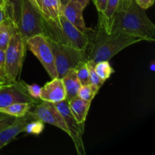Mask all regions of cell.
Listing matches in <instances>:
<instances>
[{
    "label": "cell",
    "instance_id": "obj_26",
    "mask_svg": "<svg viewBox=\"0 0 155 155\" xmlns=\"http://www.w3.org/2000/svg\"><path fill=\"white\" fill-rule=\"evenodd\" d=\"M25 86L29 95H30L35 101H38V99H40V98H39V96H40L41 89H42V87H40V86L37 84H25Z\"/></svg>",
    "mask_w": 155,
    "mask_h": 155
},
{
    "label": "cell",
    "instance_id": "obj_19",
    "mask_svg": "<svg viewBox=\"0 0 155 155\" xmlns=\"http://www.w3.org/2000/svg\"><path fill=\"white\" fill-rule=\"evenodd\" d=\"M34 105L33 103L27 102H18L10 104L7 107L0 108V112L5 114L13 116L15 117H24L30 111L32 107Z\"/></svg>",
    "mask_w": 155,
    "mask_h": 155
},
{
    "label": "cell",
    "instance_id": "obj_23",
    "mask_svg": "<svg viewBox=\"0 0 155 155\" xmlns=\"http://www.w3.org/2000/svg\"><path fill=\"white\" fill-rule=\"evenodd\" d=\"M76 74L80 80V84L86 85L90 83V76H89V69L87 61H83L79 64L75 68Z\"/></svg>",
    "mask_w": 155,
    "mask_h": 155
},
{
    "label": "cell",
    "instance_id": "obj_35",
    "mask_svg": "<svg viewBox=\"0 0 155 155\" xmlns=\"http://www.w3.org/2000/svg\"><path fill=\"white\" fill-rule=\"evenodd\" d=\"M11 82L7 81L5 79L3 78L1 75H0V85H5V84H8V83H10ZM13 83V82H12Z\"/></svg>",
    "mask_w": 155,
    "mask_h": 155
},
{
    "label": "cell",
    "instance_id": "obj_4",
    "mask_svg": "<svg viewBox=\"0 0 155 155\" xmlns=\"http://www.w3.org/2000/svg\"><path fill=\"white\" fill-rule=\"evenodd\" d=\"M54 58L58 77L61 79L71 69H74L80 63L87 61L88 57L86 51L60 43L52 39L47 37Z\"/></svg>",
    "mask_w": 155,
    "mask_h": 155
},
{
    "label": "cell",
    "instance_id": "obj_1",
    "mask_svg": "<svg viewBox=\"0 0 155 155\" xmlns=\"http://www.w3.org/2000/svg\"><path fill=\"white\" fill-rule=\"evenodd\" d=\"M92 32L89 33V42L86 52L88 61L95 64L101 61H109L124 48L142 41L139 38L121 32L107 33L100 24Z\"/></svg>",
    "mask_w": 155,
    "mask_h": 155
},
{
    "label": "cell",
    "instance_id": "obj_13",
    "mask_svg": "<svg viewBox=\"0 0 155 155\" xmlns=\"http://www.w3.org/2000/svg\"><path fill=\"white\" fill-rule=\"evenodd\" d=\"M60 10L61 14L77 28L86 33L89 31V29L86 27L83 18L84 8L76 0H70L68 4Z\"/></svg>",
    "mask_w": 155,
    "mask_h": 155
},
{
    "label": "cell",
    "instance_id": "obj_29",
    "mask_svg": "<svg viewBox=\"0 0 155 155\" xmlns=\"http://www.w3.org/2000/svg\"><path fill=\"white\" fill-rule=\"evenodd\" d=\"M96 7L98 14H101L104 12L106 8V5L108 0H92Z\"/></svg>",
    "mask_w": 155,
    "mask_h": 155
},
{
    "label": "cell",
    "instance_id": "obj_25",
    "mask_svg": "<svg viewBox=\"0 0 155 155\" xmlns=\"http://www.w3.org/2000/svg\"><path fill=\"white\" fill-rule=\"evenodd\" d=\"M88 65H89V76H90V83L92 85H95L97 87L101 89L102 85L104 84V82L98 77L97 73L95 72V69H94V65L95 63H93L91 61H87Z\"/></svg>",
    "mask_w": 155,
    "mask_h": 155
},
{
    "label": "cell",
    "instance_id": "obj_34",
    "mask_svg": "<svg viewBox=\"0 0 155 155\" xmlns=\"http://www.w3.org/2000/svg\"><path fill=\"white\" fill-rule=\"evenodd\" d=\"M76 1H77V2L80 3V5H81L82 7L85 9V8L88 5V4L89 3L90 0H76Z\"/></svg>",
    "mask_w": 155,
    "mask_h": 155
},
{
    "label": "cell",
    "instance_id": "obj_27",
    "mask_svg": "<svg viewBox=\"0 0 155 155\" xmlns=\"http://www.w3.org/2000/svg\"><path fill=\"white\" fill-rule=\"evenodd\" d=\"M16 118L17 117H15L9 116V115L0 117V132L3 129H5V127H8L9 125L13 124L15 120H16Z\"/></svg>",
    "mask_w": 155,
    "mask_h": 155
},
{
    "label": "cell",
    "instance_id": "obj_40",
    "mask_svg": "<svg viewBox=\"0 0 155 155\" xmlns=\"http://www.w3.org/2000/svg\"><path fill=\"white\" fill-rule=\"evenodd\" d=\"M2 6H3V5H0V8H2Z\"/></svg>",
    "mask_w": 155,
    "mask_h": 155
},
{
    "label": "cell",
    "instance_id": "obj_12",
    "mask_svg": "<svg viewBox=\"0 0 155 155\" xmlns=\"http://www.w3.org/2000/svg\"><path fill=\"white\" fill-rule=\"evenodd\" d=\"M33 119H35L34 116L29 111L25 116L17 117L13 124L3 129L0 132V150L23 133L26 124Z\"/></svg>",
    "mask_w": 155,
    "mask_h": 155
},
{
    "label": "cell",
    "instance_id": "obj_2",
    "mask_svg": "<svg viewBox=\"0 0 155 155\" xmlns=\"http://www.w3.org/2000/svg\"><path fill=\"white\" fill-rule=\"evenodd\" d=\"M110 32H121L142 41H155V25L135 1L127 8L117 12Z\"/></svg>",
    "mask_w": 155,
    "mask_h": 155
},
{
    "label": "cell",
    "instance_id": "obj_28",
    "mask_svg": "<svg viewBox=\"0 0 155 155\" xmlns=\"http://www.w3.org/2000/svg\"><path fill=\"white\" fill-rule=\"evenodd\" d=\"M5 66V54L4 50L0 49V75H1L3 78L5 79V80H7V79H6ZM11 83H12V82H11Z\"/></svg>",
    "mask_w": 155,
    "mask_h": 155
},
{
    "label": "cell",
    "instance_id": "obj_11",
    "mask_svg": "<svg viewBox=\"0 0 155 155\" xmlns=\"http://www.w3.org/2000/svg\"><path fill=\"white\" fill-rule=\"evenodd\" d=\"M39 98L42 101L58 103L66 100V92L62 80L59 77L51 79L41 89Z\"/></svg>",
    "mask_w": 155,
    "mask_h": 155
},
{
    "label": "cell",
    "instance_id": "obj_3",
    "mask_svg": "<svg viewBox=\"0 0 155 155\" xmlns=\"http://www.w3.org/2000/svg\"><path fill=\"white\" fill-rule=\"evenodd\" d=\"M89 30L86 33L81 31L61 14L59 27L55 30L45 29L44 35L60 43L66 44L77 49L86 51L89 42Z\"/></svg>",
    "mask_w": 155,
    "mask_h": 155
},
{
    "label": "cell",
    "instance_id": "obj_30",
    "mask_svg": "<svg viewBox=\"0 0 155 155\" xmlns=\"http://www.w3.org/2000/svg\"><path fill=\"white\" fill-rule=\"evenodd\" d=\"M134 1L139 7L143 8L144 10L149 8L154 5V0H134Z\"/></svg>",
    "mask_w": 155,
    "mask_h": 155
},
{
    "label": "cell",
    "instance_id": "obj_31",
    "mask_svg": "<svg viewBox=\"0 0 155 155\" xmlns=\"http://www.w3.org/2000/svg\"><path fill=\"white\" fill-rule=\"evenodd\" d=\"M32 5H33V7L36 9L37 11H39V12L42 15V0H28Z\"/></svg>",
    "mask_w": 155,
    "mask_h": 155
},
{
    "label": "cell",
    "instance_id": "obj_16",
    "mask_svg": "<svg viewBox=\"0 0 155 155\" xmlns=\"http://www.w3.org/2000/svg\"><path fill=\"white\" fill-rule=\"evenodd\" d=\"M70 109L77 122L84 126L88 112L90 108L91 102L82 99L77 95L68 101Z\"/></svg>",
    "mask_w": 155,
    "mask_h": 155
},
{
    "label": "cell",
    "instance_id": "obj_39",
    "mask_svg": "<svg viewBox=\"0 0 155 155\" xmlns=\"http://www.w3.org/2000/svg\"><path fill=\"white\" fill-rule=\"evenodd\" d=\"M154 64H151V70H152V71H154Z\"/></svg>",
    "mask_w": 155,
    "mask_h": 155
},
{
    "label": "cell",
    "instance_id": "obj_20",
    "mask_svg": "<svg viewBox=\"0 0 155 155\" xmlns=\"http://www.w3.org/2000/svg\"><path fill=\"white\" fill-rule=\"evenodd\" d=\"M15 31H18V29L8 21L0 24V49L5 50L12 34Z\"/></svg>",
    "mask_w": 155,
    "mask_h": 155
},
{
    "label": "cell",
    "instance_id": "obj_37",
    "mask_svg": "<svg viewBox=\"0 0 155 155\" xmlns=\"http://www.w3.org/2000/svg\"><path fill=\"white\" fill-rule=\"evenodd\" d=\"M4 4H5V0H0V5L4 6Z\"/></svg>",
    "mask_w": 155,
    "mask_h": 155
},
{
    "label": "cell",
    "instance_id": "obj_22",
    "mask_svg": "<svg viewBox=\"0 0 155 155\" xmlns=\"http://www.w3.org/2000/svg\"><path fill=\"white\" fill-rule=\"evenodd\" d=\"M99 88L91 83L86 85H82L78 92V96L85 101L92 102V99L95 98L98 93Z\"/></svg>",
    "mask_w": 155,
    "mask_h": 155
},
{
    "label": "cell",
    "instance_id": "obj_6",
    "mask_svg": "<svg viewBox=\"0 0 155 155\" xmlns=\"http://www.w3.org/2000/svg\"><path fill=\"white\" fill-rule=\"evenodd\" d=\"M18 32L27 43V39L39 34L45 33L42 15L28 0H22L21 15L18 26Z\"/></svg>",
    "mask_w": 155,
    "mask_h": 155
},
{
    "label": "cell",
    "instance_id": "obj_17",
    "mask_svg": "<svg viewBox=\"0 0 155 155\" xmlns=\"http://www.w3.org/2000/svg\"><path fill=\"white\" fill-rule=\"evenodd\" d=\"M66 92V100L71 101L74 97L77 96L81 84L80 83L75 69H71L61 78Z\"/></svg>",
    "mask_w": 155,
    "mask_h": 155
},
{
    "label": "cell",
    "instance_id": "obj_8",
    "mask_svg": "<svg viewBox=\"0 0 155 155\" xmlns=\"http://www.w3.org/2000/svg\"><path fill=\"white\" fill-rule=\"evenodd\" d=\"M55 107L58 110L68 127L69 130V136L74 142L75 148L77 149V154L79 155H85L84 145L83 141V135L84 132V126H82L79 124L73 115L69 104L67 100L60 101L58 103H54Z\"/></svg>",
    "mask_w": 155,
    "mask_h": 155
},
{
    "label": "cell",
    "instance_id": "obj_32",
    "mask_svg": "<svg viewBox=\"0 0 155 155\" xmlns=\"http://www.w3.org/2000/svg\"><path fill=\"white\" fill-rule=\"evenodd\" d=\"M8 21V15L6 13L5 8L4 6H2V8H0V24H2L5 21Z\"/></svg>",
    "mask_w": 155,
    "mask_h": 155
},
{
    "label": "cell",
    "instance_id": "obj_9",
    "mask_svg": "<svg viewBox=\"0 0 155 155\" xmlns=\"http://www.w3.org/2000/svg\"><path fill=\"white\" fill-rule=\"evenodd\" d=\"M18 102H36L29 95L25 83L16 80L0 86V108Z\"/></svg>",
    "mask_w": 155,
    "mask_h": 155
},
{
    "label": "cell",
    "instance_id": "obj_14",
    "mask_svg": "<svg viewBox=\"0 0 155 155\" xmlns=\"http://www.w3.org/2000/svg\"><path fill=\"white\" fill-rule=\"evenodd\" d=\"M60 8L59 0H42V15L45 26L51 29L59 27Z\"/></svg>",
    "mask_w": 155,
    "mask_h": 155
},
{
    "label": "cell",
    "instance_id": "obj_24",
    "mask_svg": "<svg viewBox=\"0 0 155 155\" xmlns=\"http://www.w3.org/2000/svg\"><path fill=\"white\" fill-rule=\"evenodd\" d=\"M44 124H45L42 120L35 118V119L29 121L26 124L24 132H25L26 133H28V134H33L38 136V135H40L44 130V128H45Z\"/></svg>",
    "mask_w": 155,
    "mask_h": 155
},
{
    "label": "cell",
    "instance_id": "obj_33",
    "mask_svg": "<svg viewBox=\"0 0 155 155\" xmlns=\"http://www.w3.org/2000/svg\"><path fill=\"white\" fill-rule=\"evenodd\" d=\"M133 1H134V0H122L120 10H124V9L127 8L131 5V3L133 2Z\"/></svg>",
    "mask_w": 155,
    "mask_h": 155
},
{
    "label": "cell",
    "instance_id": "obj_41",
    "mask_svg": "<svg viewBox=\"0 0 155 155\" xmlns=\"http://www.w3.org/2000/svg\"><path fill=\"white\" fill-rule=\"evenodd\" d=\"M2 86V85H0V86Z\"/></svg>",
    "mask_w": 155,
    "mask_h": 155
},
{
    "label": "cell",
    "instance_id": "obj_5",
    "mask_svg": "<svg viewBox=\"0 0 155 155\" xmlns=\"http://www.w3.org/2000/svg\"><path fill=\"white\" fill-rule=\"evenodd\" d=\"M27 43L23 39L18 31L12 34L7 48L5 50V75L9 82H15L21 73L25 56Z\"/></svg>",
    "mask_w": 155,
    "mask_h": 155
},
{
    "label": "cell",
    "instance_id": "obj_21",
    "mask_svg": "<svg viewBox=\"0 0 155 155\" xmlns=\"http://www.w3.org/2000/svg\"><path fill=\"white\" fill-rule=\"evenodd\" d=\"M94 69L98 77L104 82L108 80L111 74L114 73V71L109 64L108 61H101L97 62L94 65Z\"/></svg>",
    "mask_w": 155,
    "mask_h": 155
},
{
    "label": "cell",
    "instance_id": "obj_36",
    "mask_svg": "<svg viewBox=\"0 0 155 155\" xmlns=\"http://www.w3.org/2000/svg\"><path fill=\"white\" fill-rule=\"evenodd\" d=\"M69 1L70 0H59V2H60V6H61L60 9L61 8H63L64 6L66 5Z\"/></svg>",
    "mask_w": 155,
    "mask_h": 155
},
{
    "label": "cell",
    "instance_id": "obj_15",
    "mask_svg": "<svg viewBox=\"0 0 155 155\" xmlns=\"http://www.w3.org/2000/svg\"><path fill=\"white\" fill-rule=\"evenodd\" d=\"M122 0H108L104 12L98 14V24H101L107 33H110L114 18L120 10Z\"/></svg>",
    "mask_w": 155,
    "mask_h": 155
},
{
    "label": "cell",
    "instance_id": "obj_38",
    "mask_svg": "<svg viewBox=\"0 0 155 155\" xmlns=\"http://www.w3.org/2000/svg\"><path fill=\"white\" fill-rule=\"evenodd\" d=\"M5 116H7V114H5L1 113V112H0V117H5Z\"/></svg>",
    "mask_w": 155,
    "mask_h": 155
},
{
    "label": "cell",
    "instance_id": "obj_10",
    "mask_svg": "<svg viewBox=\"0 0 155 155\" xmlns=\"http://www.w3.org/2000/svg\"><path fill=\"white\" fill-rule=\"evenodd\" d=\"M30 112L35 118L40 120L44 124L54 126L69 135L68 127L54 103L42 101L36 106L34 111Z\"/></svg>",
    "mask_w": 155,
    "mask_h": 155
},
{
    "label": "cell",
    "instance_id": "obj_18",
    "mask_svg": "<svg viewBox=\"0 0 155 155\" xmlns=\"http://www.w3.org/2000/svg\"><path fill=\"white\" fill-rule=\"evenodd\" d=\"M21 6L22 0H5L4 7L8 15L7 21L17 29L19 23Z\"/></svg>",
    "mask_w": 155,
    "mask_h": 155
},
{
    "label": "cell",
    "instance_id": "obj_7",
    "mask_svg": "<svg viewBox=\"0 0 155 155\" xmlns=\"http://www.w3.org/2000/svg\"><path fill=\"white\" fill-rule=\"evenodd\" d=\"M27 47L40 61L51 79L58 77L52 49L45 35H36L27 39Z\"/></svg>",
    "mask_w": 155,
    "mask_h": 155
}]
</instances>
